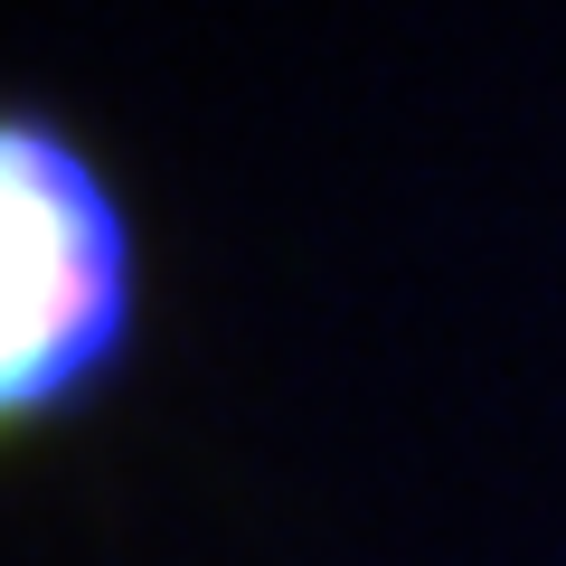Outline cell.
Segmentation results:
<instances>
[{
    "label": "cell",
    "mask_w": 566,
    "mask_h": 566,
    "mask_svg": "<svg viewBox=\"0 0 566 566\" xmlns=\"http://www.w3.org/2000/svg\"><path fill=\"white\" fill-rule=\"evenodd\" d=\"M142 331V227L48 104L0 114V416L85 406Z\"/></svg>",
    "instance_id": "6da1fadb"
}]
</instances>
